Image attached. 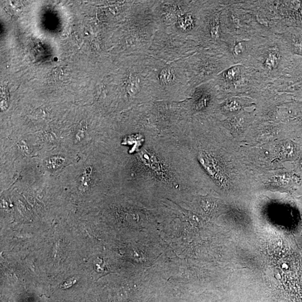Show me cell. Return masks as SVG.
<instances>
[{
	"label": "cell",
	"instance_id": "obj_8",
	"mask_svg": "<svg viewBox=\"0 0 302 302\" xmlns=\"http://www.w3.org/2000/svg\"><path fill=\"white\" fill-rule=\"evenodd\" d=\"M199 47L193 38L159 30L153 38L147 55L170 63L192 55Z\"/></svg>",
	"mask_w": 302,
	"mask_h": 302
},
{
	"label": "cell",
	"instance_id": "obj_7",
	"mask_svg": "<svg viewBox=\"0 0 302 302\" xmlns=\"http://www.w3.org/2000/svg\"><path fill=\"white\" fill-rule=\"evenodd\" d=\"M221 1H204L201 8L199 26L194 39L203 49L223 53L227 35L224 30Z\"/></svg>",
	"mask_w": 302,
	"mask_h": 302
},
{
	"label": "cell",
	"instance_id": "obj_16",
	"mask_svg": "<svg viewBox=\"0 0 302 302\" xmlns=\"http://www.w3.org/2000/svg\"><path fill=\"white\" fill-rule=\"evenodd\" d=\"M64 161V159H62V158L60 157H52L47 161V166L52 168V169H54V168H57L61 166Z\"/></svg>",
	"mask_w": 302,
	"mask_h": 302
},
{
	"label": "cell",
	"instance_id": "obj_4",
	"mask_svg": "<svg viewBox=\"0 0 302 302\" xmlns=\"http://www.w3.org/2000/svg\"><path fill=\"white\" fill-rule=\"evenodd\" d=\"M291 54L276 34H271L243 63L259 73L268 84L279 78L289 65Z\"/></svg>",
	"mask_w": 302,
	"mask_h": 302
},
{
	"label": "cell",
	"instance_id": "obj_9",
	"mask_svg": "<svg viewBox=\"0 0 302 302\" xmlns=\"http://www.w3.org/2000/svg\"><path fill=\"white\" fill-rule=\"evenodd\" d=\"M219 99V91L214 80L195 88L186 99L192 118L212 112Z\"/></svg>",
	"mask_w": 302,
	"mask_h": 302
},
{
	"label": "cell",
	"instance_id": "obj_6",
	"mask_svg": "<svg viewBox=\"0 0 302 302\" xmlns=\"http://www.w3.org/2000/svg\"><path fill=\"white\" fill-rule=\"evenodd\" d=\"M214 81L219 91V99L231 94L256 93L268 84L257 71L242 64L229 67Z\"/></svg>",
	"mask_w": 302,
	"mask_h": 302
},
{
	"label": "cell",
	"instance_id": "obj_13",
	"mask_svg": "<svg viewBox=\"0 0 302 302\" xmlns=\"http://www.w3.org/2000/svg\"><path fill=\"white\" fill-rule=\"evenodd\" d=\"M292 55L302 56V34L295 30L277 34Z\"/></svg>",
	"mask_w": 302,
	"mask_h": 302
},
{
	"label": "cell",
	"instance_id": "obj_3",
	"mask_svg": "<svg viewBox=\"0 0 302 302\" xmlns=\"http://www.w3.org/2000/svg\"><path fill=\"white\" fill-rule=\"evenodd\" d=\"M149 64L156 102H179L190 97L192 91L183 59L169 63L149 55Z\"/></svg>",
	"mask_w": 302,
	"mask_h": 302
},
{
	"label": "cell",
	"instance_id": "obj_12",
	"mask_svg": "<svg viewBox=\"0 0 302 302\" xmlns=\"http://www.w3.org/2000/svg\"><path fill=\"white\" fill-rule=\"evenodd\" d=\"M204 3V1H193L192 6L188 11L181 14L174 25L166 31L194 39L199 26L200 13Z\"/></svg>",
	"mask_w": 302,
	"mask_h": 302
},
{
	"label": "cell",
	"instance_id": "obj_11",
	"mask_svg": "<svg viewBox=\"0 0 302 302\" xmlns=\"http://www.w3.org/2000/svg\"><path fill=\"white\" fill-rule=\"evenodd\" d=\"M193 3V1H157L154 13L159 30H169Z\"/></svg>",
	"mask_w": 302,
	"mask_h": 302
},
{
	"label": "cell",
	"instance_id": "obj_5",
	"mask_svg": "<svg viewBox=\"0 0 302 302\" xmlns=\"http://www.w3.org/2000/svg\"><path fill=\"white\" fill-rule=\"evenodd\" d=\"M183 61L191 91L214 80L219 74L234 65L223 52L201 47Z\"/></svg>",
	"mask_w": 302,
	"mask_h": 302
},
{
	"label": "cell",
	"instance_id": "obj_1",
	"mask_svg": "<svg viewBox=\"0 0 302 302\" xmlns=\"http://www.w3.org/2000/svg\"><path fill=\"white\" fill-rule=\"evenodd\" d=\"M150 104L129 109L128 180L137 189L182 193L191 183V152L182 132L156 126L150 119Z\"/></svg>",
	"mask_w": 302,
	"mask_h": 302
},
{
	"label": "cell",
	"instance_id": "obj_14",
	"mask_svg": "<svg viewBox=\"0 0 302 302\" xmlns=\"http://www.w3.org/2000/svg\"><path fill=\"white\" fill-rule=\"evenodd\" d=\"M244 107H245V104L242 100L229 97L218 105V109L223 114H230L240 111Z\"/></svg>",
	"mask_w": 302,
	"mask_h": 302
},
{
	"label": "cell",
	"instance_id": "obj_10",
	"mask_svg": "<svg viewBox=\"0 0 302 302\" xmlns=\"http://www.w3.org/2000/svg\"><path fill=\"white\" fill-rule=\"evenodd\" d=\"M270 35L255 37L250 39L227 35L224 42V54L232 60L234 65L243 64L256 48Z\"/></svg>",
	"mask_w": 302,
	"mask_h": 302
},
{
	"label": "cell",
	"instance_id": "obj_2",
	"mask_svg": "<svg viewBox=\"0 0 302 302\" xmlns=\"http://www.w3.org/2000/svg\"><path fill=\"white\" fill-rule=\"evenodd\" d=\"M157 1H135L123 30V51L128 55H147L159 27L155 16Z\"/></svg>",
	"mask_w": 302,
	"mask_h": 302
},
{
	"label": "cell",
	"instance_id": "obj_17",
	"mask_svg": "<svg viewBox=\"0 0 302 302\" xmlns=\"http://www.w3.org/2000/svg\"><path fill=\"white\" fill-rule=\"evenodd\" d=\"M282 269L287 270L289 269V266L286 263H282L281 264Z\"/></svg>",
	"mask_w": 302,
	"mask_h": 302
},
{
	"label": "cell",
	"instance_id": "obj_18",
	"mask_svg": "<svg viewBox=\"0 0 302 302\" xmlns=\"http://www.w3.org/2000/svg\"><path fill=\"white\" fill-rule=\"evenodd\" d=\"M281 275L280 274H277V275L276 276V278L278 280H280L281 279Z\"/></svg>",
	"mask_w": 302,
	"mask_h": 302
},
{
	"label": "cell",
	"instance_id": "obj_15",
	"mask_svg": "<svg viewBox=\"0 0 302 302\" xmlns=\"http://www.w3.org/2000/svg\"><path fill=\"white\" fill-rule=\"evenodd\" d=\"M294 151V148L291 143H285L281 147L280 152L281 155L286 157H290L293 155Z\"/></svg>",
	"mask_w": 302,
	"mask_h": 302
}]
</instances>
